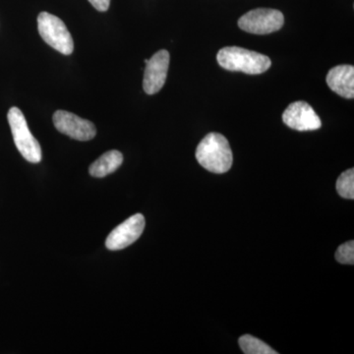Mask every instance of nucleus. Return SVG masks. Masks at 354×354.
<instances>
[{
    "mask_svg": "<svg viewBox=\"0 0 354 354\" xmlns=\"http://www.w3.org/2000/svg\"><path fill=\"white\" fill-rule=\"evenodd\" d=\"M198 162L213 174H225L230 171L234 156L230 143L220 133H209L197 147Z\"/></svg>",
    "mask_w": 354,
    "mask_h": 354,
    "instance_id": "f257e3e1",
    "label": "nucleus"
},
{
    "mask_svg": "<svg viewBox=\"0 0 354 354\" xmlns=\"http://www.w3.org/2000/svg\"><path fill=\"white\" fill-rule=\"evenodd\" d=\"M53 120L58 131L78 141H88L94 138L97 134V128L94 123L79 118L76 114L69 111H55Z\"/></svg>",
    "mask_w": 354,
    "mask_h": 354,
    "instance_id": "423d86ee",
    "label": "nucleus"
},
{
    "mask_svg": "<svg viewBox=\"0 0 354 354\" xmlns=\"http://www.w3.org/2000/svg\"><path fill=\"white\" fill-rule=\"evenodd\" d=\"M337 191L344 199H354V171L353 169L342 172L337 180Z\"/></svg>",
    "mask_w": 354,
    "mask_h": 354,
    "instance_id": "ddd939ff",
    "label": "nucleus"
},
{
    "mask_svg": "<svg viewBox=\"0 0 354 354\" xmlns=\"http://www.w3.org/2000/svg\"><path fill=\"white\" fill-rule=\"evenodd\" d=\"M39 36L46 44L64 55H70L74 50L73 39L64 21L48 12L38 16Z\"/></svg>",
    "mask_w": 354,
    "mask_h": 354,
    "instance_id": "20e7f679",
    "label": "nucleus"
},
{
    "mask_svg": "<svg viewBox=\"0 0 354 354\" xmlns=\"http://www.w3.org/2000/svg\"><path fill=\"white\" fill-rule=\"evenodd\" d=\"M216 59L223 68L243 72L250 75L264 73L272 65L271 59L267 55L239 46L221 48L216 55Z\"/></svg>",
    "mask_w": 354,
    "mask_h": 354,
    "instance_id": "f03ea898",
    "label": "nucleus"
},
{
    "mask_svg": "<svg viewBox=\"0 0 354 354\" xmlns=\"http://www.w3.org/2000/svg\"><path fill=\"white\" fill-rule=\"evenodd\" d=\"M122 162V153L116 150L109 151L90 165L88 171L91 176L102 178L115 171Z\"/></svg>",
    "mask_w": 354,
    "mask_h": 354,
    "instance_id": "9b49d317",
    "label": "nucleus"
},
{
    "mask_svg": "<svg viewBox=\"0 0 354 354\" xmlns=\"http://www.w3.org/2000/svg\"><path fill=\"white\" fill-rule=\"evenodd\" d=\"M88 2H90L97 11H101V12L108 11L109 4H111V0H88Z\"/></svg>",
    "mask_w": 354,
    "mask_h": 354,
    "instance_id": "2eb2a0df",
    "label": "nucleus"
},
{
    "mask_svg": "<svg viewBox=\"0 0 354 354\" xmlns=\"http://www.w3.org/2000/svg\"><path fill=\"white\" fill-rule=\"evenodd\" d=\"M283 120L286 127L297 131H313L322 127L318 114L305 102L290 104L283 111Z\"/></svg>",
    "mask_w": 354,
    "mask_h": 354,
    "instance_id": "6e6552de",
    "label": "nucleus"
},
{
    "mask_svg": "<svg viewBox=\"0 0 354 354\" xmlns=\"http://www.w3.org/2000/svg\"><path fill=\"white\" fill-rule=\"evenodd\" d=\"M169 66V51L162 50L156 53L146 62L143 88L146 94H157L164 87Z\"/></svg>",
    "mask_w": 354,
    "mask_h": 354,
    "instance_id": "1a4fd4ad",
    "label": "nucleus"
},
{
    "mask_svg": "<svg viewBox=\"0 0 354 354\" xmlns=\"http://www.w3.org/2000/svg\"><path fill=\"white\" fill-rule=\"evenodd\" d=\"M330 90L346 99L354 97V67L353 65H337L330 70L327 78Z\"/></svg>",
    "mask_w": 354,
    "mask_h": 354,
    "instance_id": "9d476101",
    "label": "nucleus"
},
{
    "mask_svg": "<svg viewBox=\"0 0 354 354\" xmlns=\"http://www.w3.org/2000/svg\"><path fill=\"white\" fill-rule=\"evenodd\" d=\"M335 259L341 264L353 265L354 263V242H346L337 248L335 252Z\"/></svg>",
    "mask_w": 354,
    "mask_h": 354,
    "instance_id": "4468645a",
    "label": "nucleus"
},
{
    "mask_svg": "<svg viewBox=\"0 0 354 354\" xmlns=\"http://www.w3.org/2000/svg\"><path fill=\"white\" fill-rule=\"evenodd\" d=\"M145 223V218L141 214L130 216L109 234L106 241V248L116 251L131 245L143 234Z\"/></svg>",
    "mask_w": 354,
    "mask_h": 354,
    "instance_id": "0eeeda50",
    "label": "nucleus"
},
{
    "mask_svg": "<svg viewBox=\"0 0 354 354\" xmlns=\"http://www.w3.org/2000/svg\"><path fill=\"white\" fill-rule=\"evenodd\" d=\"M285 23V17L276 9L258 8L244 14L239 20L243 31L256 35H267L279 31Z\"/></svg>",
    "mask_w": 354,
    "mask_h": 354,
    "instance_id": "39448f33",
    "label": "nucleus"
},
{
    "mask_svg": "<svg viewBox=\"0 0 354 354\" xmlns=\"http://www.w3.org/2000/svg\"><path fill=\"white\" fill-rule=\"evenodd\" d=\"M7 118L16 148L28 162L38 164L43 158L41 145L30 131L24 114L19 109L13 106L9 109Z\"/></svg>",
    "mask_w": 354,
    "mask_h": 354,
    "instance_id": "7ed1b4c3",
    "label": "nucleus"
},
{
    "mask_svg": "<svg viewBox=\"0 0 354 354\" xmlns=\"http://www.w3.org/2000/svg\"><path fill=\"white\" fill-rule=\"evenodd\" d=\"M239 346L245 354H277L271 346L257 337L250 335H242L239 339Z\"/></svg>",
    "mask_w": 354,
    "mask_h": 354,
    "instance_id": "f8f14e48",
    "label": "nucleus"
}]
</instances>
